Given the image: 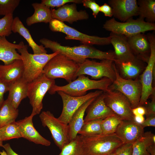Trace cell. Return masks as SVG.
<instances>
[{
    "mask_svg": "<svg viewBox=\"0 0 155 155\" xmlns=\"http://www.w3.org/2000/svg\"><path fill=\"white\" fill-rule=\"evenodd\" d=\"M40 42L45 48L50 49L53 53L58 51L79 64L88 58L115 61L114 51H103L84 44L73 47L63 46L57 42L45 38L40 39Z\"/></svg>",
    "mask_w": 155,
    "mask_h": 155,
    "instance_id": "obj_1",
    "label": "cell"
},
{
    "mask_svg": "<svg viewBox=\"0 0 155 155\" xmlns=\"http://www.w3.org/2000/svg\"><path fill=\"white\" fill-rule=\"evenodd\" d=\"M79 135L82 155H107L124 144L115 133Z\"/></svg>",
    "mask_w": 155,
    "mask_h": 155,
    "instance_id": "obj_2",
    "label": "cell"
},
{
    "mask_svg": "<svg viewBox=\"0 0 155 155\" xmlns=\"http://www.w3.org/2000/svg\"><path fill=\"white\" fill-rule=\"evenodd\" d=\"M71 82L63 86H58L56 84L52 86L48 91L49 94H53L58 91H61L73 96H83L86 94L87 92L93 89H98L106 91L113 82L106 78L100 80L90 79L84 75L78 76Z\"/></svg>",
    "mask_w": 155,
    "mask_h": 155,
    "instance_id": "obj_3",
    "label": "cell"
},
{
    "mask_svg": "<svg viewBox=\"0 0 155 155\" xmlns=\"http://www.w3.org/2000/svg\"><path fill=\"white\" fill-rule=\"evenodd\" d=\"M79 64L60 53L51 59L45 66L43 73L48 78H62L69 83L76 79Z\"/></svg>",
    "mask_w": 155,
    "mask_h": 155,
    "instance_id": "obj_4",
    "label": "cell"
},
{
    "mask_svg": "<svg viewBox=\"0 0 155 155\" xmlns=\"http://www.w3.org/2000/svg\"><path fill=\"white\" fill-rule=\"evenodd\" d=\"M28 46L24 45L18 49L24 67L22 78L27 83H30L43 74V69L49 61L59 53L57 51L51 54H35L29 53Z\"/></svg>",
    "mask_w": 155,
    "mask_h": 155,
    "instance_id": "obj_5",
    "label": "cell"
},
{
    "mask_svg": "<svg viewBox=\"0 0 155 155\" xmlns=\"http://www.w3.org/2000/svg\"><path fill=\"white\" fill-rule=\"evenodd\" d=\"M103 28L111 33L130 36L140 33L155 30V24L145 21L139 18L136 19L130 18L124 22L116 21L114 18L107 20L103 25Z\"/></svg>",
    "mask_w": 155,
    "mask_h": 155,
    "instance_id": "obj_6",
    "label": "cell"
},
{
    "mask_svg": "<svg viewBox=\"0 0 155 155\" xmlns=\"http://www.w3.org/2000/svg\"><path fill=\"white\" fill-rule=\"evenodd\" d=\"M55 84V80L48 78L43 73L28 83L27 97L32 108L31 115L34 116L40 114L43 108L42 100L44 96Z\"/></svg>",
    "mask_w": 155,
    "mask_h": 155,
    "instance_id": "obj_7",
    "label": "cell"
},
{
    "mask_svg": "<svg viewBox=\"0 0 155 155\" xmlns=\"http://www.w3.org/2000/svg\"><path fill=\"white\" fill-rule=\"evenodd\" d=\"M49 23V28L52 31L60 32L65 34L66 36L65 38L67 40H78L83 44L89 45L94 44L105 45L111 44L110 36L102 37L88 35L80 32L56 19H52Z\"/></svg>",
    "mask_w": 155,
    "mask_h": 155,
    "instance_id": "obj_8",
    "label": "cell"
},
{
    "mask_svg": "<svg viewBox=\"0 0 155 155\" xmlns=\"http://www.w3.org/2000/svg\"><path fill=\"white\" fill-rule=\"evenodd\" d=\"M116 78L108 89L120 92L129 99L132 108L139 106L142 94V86L140 79H126L119 73L114 63Z\"/></svg>",
    "mask_w": 155,
    "mask_h": 155,
    "instance_id": "obj_9",
    "label": "cell"
},
{
    "mask_svg": "<svg viewBox=\"0 0 155 155\" xmlns=\"http://www.w3.org/2000/svg\"><path fill=\"white\" fill-rule=\"evenodd\" d=\"M101 60L98 62L86 59L79 64L76 77L81 75H88L94 80L106 78L113 82L116 78L114 61L108 59Z\"/></svg>",
    "mask_w": 155,
    "mask_h": 155,
    "instance_id": "obj_10",
    "label": "cell"
},
{
    "mask_svg": "<svg viewBox=\"0 0 155 155\" xmlns=\"http://www.w3.org/2000/svg\"><path fill=\"white\" fill-rule=\"evenodd\" d=\"M39 117L43 126L48 128L55 144L61 150L69 142L68 124L61 122L48 111L42 112Z\"/></svg>",
    "mask_w": 155,
    "mask_h": 155,
    "instance_id": "obj_11",
    "label": "cell"
},
{
    "mask_svg": "<svg viewBox=\"0 0 155 155\" xmlns=\"http://www.w3.org/2000/svg\"><path fill=\"white\" fill-rule=\"evenodd\" d=\"M150 46V53L147 65L140 79L142 86V94L139 106H143L147 102L149 97L155 92L152 86L155 65V35L153 33L147 35Z\"/></svg>",
    "mask_w": 155,
    "mask_h": 155,
    "instance_id": "obj_12",
    "label": "cell"
},
{
    "mask_svg": "<svg viewBox=\"0 0 155 155\" xmlns=\"http://www.w3.org/2000/svg\"><path fill=\"white\" fill-rule=\"evenodd\" d=\"M106 106L122 120H133L132 107L129 99L118 91L108 89L103 92Z\"/></svg>",
    "mask_w": 155,
    "mask_h": 155,
    "instance_id": "obj_13",
    "label": "cell"
},
{
    "mask_svg": "<svg viewBox=\"0 0 155 155\" xmlns=\"http://www.w3.org/2000/svg\"><path fill=\"white\" fill-rule=\"evenodd\" d=\"M103 92L102 90H97L83 96L75 97L69 96L61 91L57 92L63 103L62 111L58 119L61 122L68 124L73 114L81 106L90 99L98 96Z\"/></svg>",
    "mask_w": 155,
    "mask_h": 155,
    "instance_id": "obj_14",
    "label": "cell"
},
{
    "mask_svg": "<svg viewBox=\"0 0 155 155\" xmlns=\"http://www.w3.org/2000/svg\"><path fill=\"white\" fill-rule=\"evenodd\" d=\"M108 2L112 8L114 18L121 22L138 16V7L136 0H109Z\"/></svg>",
    "mask_w": 155,
    "mask_h": 155,
    "instance_id": "obj_15",
    "label": "cell"
},
{
    "mask_svg": "<svg viewBox=\"0 0 155 155\" xmlns=\"http://www.w3.org/2000/svg\"><path fill=\"white\" fill-rule=\"evenodd\" d=\"M144 128L133 120H123L115 133L124 144H133L144 134Z\"/></svg>",
    "mask_w": 155,
    "mask_h": 155,
    "instance_id": "obj_16",
    "label": "cell"
},
{
    "mask_svg": "<svg viewBox=\"0 0 155 155\" xmlns=\"http://www.w3.org/2000/svg\"><path fill=\"white\" fill-rule=\"evenodd\" d=\"M53 19L61 22H66L72 24L78 20L88 19L89 16L85 10L78 11L76 4L72 3L65 4L57 9L51 8Z\"/></svg>",
    "mask_w": 155,
    "mask_h": 155,
    "instance_id": "obj_17",
    "label": "cell"
},
{
    "mask_svg": "<svg viewBox=\"0 0 155 155\" xmlns=\"http://www.w3.org/2000/svg\"><path fill=\"white\" fill-rule=\"evenodd\" d=\"M126 37L129 47L135 57L147 63L151 49L147 35L140 33Z\"/></svg>",
    "mask_w": 155,
    "mask_h": 155,
    "instance_id": "obj_18",
    "label": "cell"
},
{
    "mask_svg": "<svg viewBox=\"0 0 155 155\" xmlns=\"http://www.w3.org/2000/svg\"><path fill=\"white\" fill-rule=\"evenodd\" d=\"M111 44L114 49L115 63L132 61L136 58L132 52L126 36L111 33Z\"/></svg>",
    "mask_w": 155,
    "mask_h": 155,
    "instance_id": "obj_19",
    "label": "cell"
},
{
    "mask_svg": "<svg viewBox=\"0 0 155 155\" xmlns=\"http://www.w3.org/2000/svg\"><path fill=\"white\" fill-rule=\"evenodd\" d=\"M34 117L30 115L16 121L22 138L37 144L46 146H50L51 142L42 137L34 127L32 121Z\"/></svg>",
    "mask_w": 155,
    "mask_h": 155,
    "instance_id": "obj_20",
    "label": "cell"
},
{
    "mask_svg": "<svg viewBox=\"0 0 155 155\" xmlns=\"http://www.w3.org/2000/svg\"><path fill=\"white\" fill-rule=\"evenodd\" d=\"M104 92L97 97L86 109L87 114L84 123L92 120L102 119L115 113L106 105L104 101Z\"/></svg>",
    "mask_w": 155,
    "mask_h": 155,
    "instance_id": "obj_21",
    "label": "cell"
},
{
    "mask_svg": "<svg viewBox=\"0 0 155 155\" xmlns=\"http://www.w3.org/2000/svg\"><path fill=\"white\" fill-rule=\"evenodd\" d=\"M24 43L21 41L18 44L12 43L8 41L5 36H0V60L4 65L12 63L15 60L21 59V56L16 49L22 48Z\"/></svg>",
    "mask_w": 155,
    "mask_h": 155,
    "instance_id": "obj_22",
    "label": "cell"
},
{
    "mask_svg": "<svg viewBox=\"0 0 155 155\" xmlns=\"http://www.w3.org/2000/svg\"><path fill=\"white\" fill-rule=\"evenodd\" d=\"M24 70L21 59L7 65H0V79L9 85L22 78Z\"/></svg>",
    "mask_w": 155,
    "mask_h": 155,
    "instance_id": "obj_23",
    "label": "cell"
},
{
    "mask_svg": "<svg viewBox=\"0 0 155 155\" xmlns=\"http://www.w3.org/2000/svg\"><path fill=\"white\" fill-rule=\"evenodd\" d=\"M92 98L81 106L73 114L68 125L69 141L75 138L84 123V116L88 106L96 97Z\"/></svg>",
    "mask_w": 155,
    "mask_h": 155,
    "instance_id": "obj_24",
    "label": "cell"
},
{
    "mask_svg": "<svg viewBox=\"0 0 155 155\" xmlns=\"http://www.w3.org/2000/svg\"><path fill=\"white\" fill-rule=\"evenodd\" d=\"M28 83L22 78L10 85L7 99L18 108L22 101L27 97Z\"/></svg>",
    "mask_w": 155,
    "mask_h": 155,
    "instance_id": "obj_25",
    "label": "cell"
},
{
    "mask_svg": "<svg viewBox=\"0 0 155 155\" xmlns=\"http://www.w3.org/2000/svg\"><path fill=\"white\" fill-rule=\"evenodd\" d=\"M12 30V32L18 33L26 40L31 48L34 54L46 53L47 51L45 48L42 45H39L36 43L32 37L29 30L24 26L18 17L14 18Z\"/></svg>",
    "mask_w": 155,
    "mask_h": 155,
    "instance_id": "obj_26",
    "label": "cell"
},
{
    "mask_svg": "<svg viewBox=\"0 0 155 155\" xmlns=\"http://www.w3.org/2000/svg\"><path fill=\"white\" fill-rule=\"evenodd\" d=\"M32 5L34 9V13L31 16L28 17L26 23L28 26L35 23L44 22L49 23L53 19L51 9L40 3H35Z\"/></svg>",
    "mask_w": 155,
    "mask_h": 155,
    "instance_id": "obj_27",
    "label": "cell"
},
{
    "mask_svg": "<svg viewBox=\"0 0 155 155\" xmlns=\"http://www.w3.org/2000/svg\"><path fill=\"white\" fill-rule=\"evenodd\" d=\"M143 62L136 58L132 61L114 63L120 70L123 76L122 78L126 79H135L138 78L142 71L143 66Z\"/></svg>",
    "mask_w": 155,
    "mask_h": 155,
    "instance_id": "obj_28",
    "label": "cell"
},
{
    "mask_svg": "<svg viewBox=\"0 0 155 155\" xmlns=\"http://www.w3.org/2000/svg\"><path fill=\"white\" fill-rule=\"evenodd\" d=\"M152 145H155V134L150 131L144 132L133 144L132 155H150L147 149Z\"/></svg>",
    "mask_w": 155,
    "mask_h": 155,
    "instance_id": "obj_29",
    "label": "cell"
},
{
    "mask_svg": "<svg viewBox=\"0 0 155 155\" xmlns=\"http://www.w3.org/2000/svg\"><path fill=\"white\" fill-rule=\"evenodd\" d=\"M18 114V109L8 99L5 100L0 108V128L16 121Z\"/></svg>",
    "mask_w": 155,
    "mask_h": 155,
    "instance_id": "obj_30",
    "label": "cell"
},
{
    "mask_svg": "<svg viewBox=\"0 0 155 155\" xmlns=\"http://www.w3.org/2000/svg\"><path fill=\"white\" fill-rule=\"evenodd\" d=\"M139 18L146 19V22L155 23V0H138Z\"/></svg>",
    "mask_w": 155,
    "mask_h": 155,
    "instance_id": "obj_31",
    "label": "cell"
},
{
    "mask_svg": "<svg viewBox=\"0 0 155 155\" xmlns=\"http://www.w3.org/2000/svg\"><path fill=\"white\" fill-rule=\"evenodd\" d=\"M103 119H96L84 123L78 134L84 136L102 134L101 125Z\"/></svg>",
    "mask_w": 155,
    "mask_h": 155,
    "instance_id": "obj_32",
    "label": "cell"
},
{
    "mask_svg": "<svg viewBox=\"0 0 155 155\" xmlns=\"http://www.w3.org/2000/svg\"><path fill=\"white\" fill-rule=\"evenodd\" d=\"M122 120L115 114L103 119L101 125L102 134L109 135L115 133L118 126Z\"/></svg>",
    "mask_w": 155,
    "mask_h": 155,
    "instance_id": "obj_33",
    "label": "cell"
},
{
    "mask_svg": "<svg viewBox=\"0 0 155 155\" xmlns=\"http://www.w3.org/2000/svg\"><path fill=\"white\" fill-rule=\"evenodd\" d=\"M0 135L3 141L22 138L19 126L16 121L0 128Z\"/></svg>",
    "mask_w": 155,
    "mask_h": 155,
    "instance_id": "obj_34",
    "label": "cell"
},
{
    "mask_svg": "<svg viewBox=\"0 0 155 155\" xmlns=\"http://www.w3.org/2000/svg\"><path fill=\"white\" fill-rule=\"evenodd\" d=\"M58 155H82L79 135L65 145Z\"/></svg>",
    "mask_w": 155,
    "mask_h": 155,
    "instance_id": "obj_35",
    "label": "cell"
},
{
    "mask_svg": "<svg viewBox=\"0 0 155 155\" xmlns=\"http://www.w3.org/2000/svg\"><path fill=\"white\" fill-rule=\"evenodd\" d=\"M13 14H10L0 19V36H8L12 33L13 21Z\"/></svg>",
    "mask_w": 155,
    "mask_h": 155,
    "instance_id": "obj_36",
    "label": "cell"
},
{
    "mask_svg": "<svg viewBox=\"0 0 155 155\" xmlns=\"http://www.w3.org/2000/svg\"><path fill=\"white\" fill-rule=\"evenodd\" d=\"M20 2V0H0V16L13 14Z\"/></svg>",
    "mask_w": 155,
    "mask_h": 155,
    "instance_id": "obj_37",
    "label": "cell"
},
{
    "mask_svg": "<svg viewBox=\"0 0 155 155\" xmlns=\"http://www.w3.org/2000/svg\"><path fill=\"white\" fill-rule=\"evenodd\" d=\"M82 0H42L41 3L50 8H52L59 7L69 3H82Z\"/></svg>",
    "mask_w": 155,
    "mask_h": 155,
    "instance_id": "obj_38",
    "label": "cell"
},
{
    "mask_svg": "<svg viewBox=\"0 0 155 155\" xmlns=\"http://www.w3.org/2000/svg\"><path fill=\"white\" fill-rule=\"evenodd\" d=\"M82 3L86 8H89L92 11V15L95 18H96L100 11L99 5L93 0H83Z\"/></svg>",
    "mask_w": 155,
    "mask_h": 155,
    "instance_id": "obj_39",
    "label": "cell"
},
{
    "mask_svg": "<svg viewBox=\"0 0 155 155\" xmlns=\"http://www.w3.org/2000/svg\"><path fill=\"white\" fill-rule=\"evenodd\" d=\"M133 144H124L115 151L116 155H132Z\"/></svg>",
    "mask_w": 155,
    "mask_h": 155,
    "instance_id": "obj_40",
    "label": "cell"
},
{
    "mask_svg": "<svg viewBox=\"0 0 155 155\" xmlns=\"http://www.w3.org/2000/svg\"><path fill=\"white\" fill-rule=\"evenodd\" d=\"M152 99L148 102L145 107L146 110V115L147 117L155 116V94L154 92L152 95Z\"/></svg>",
    "mask_w": 155,
    "mask_h": 155,
    "instance_id": "obj_41",
    "label": "cell"
},
{
    "mask_svg": "<svg viewBox=\"0 0 155 155\" xmlns=\"http://www.w3.org/2000/svg\"><path fill=\"white\" fill-rule=\"evenodd\" d=\"M10 85L0 79V108L4 101V95L9 91Z\"/></svg>",
    "mask_w": 155,
    "mask_h": 155,
    "instance_id": "obj_42",
    "label": "cell"
},
{
    "mask_svg": "<svg viewBox=\"0 0 155 155\" xmlns=\"http://www.w3.org/2000/svg\"><path fill=\"white\" fill-rule=\"evenodd\" d=\"M99 11L103 13L105 16L111 17L113 16L112 8L106 3H104L103 5L100 6Z\"/></svg>",
    "mask_w": 155,
    "mask_h": 155,
    "instance_id": "obj_43",
    "label": "cell"
},
{
    "mask_svg": "<svg viewBox=\"0 0 155 155\" xmlns=\"http://www.w3.org/2000/svg\"><path fill=\"white\" fill-rule=\"evenodd\" d=\"M141 125L144 128L146 127H155V116L147 117Z\"/></svg>",
    "mask_w": 155,
    "mask_h": 155,
    "instance_id": "obj_44",
    "label": "cell"
},
{
    "mask_svg": "<svg viewBox=\"0 0 155 155\" xmlns=\"http://www.w3.org/2000/svg\"><path fill=\"white\" fill-rule=\"evenodd\" d=\"M132 111L134 116L142 115H146V110L145 107L139 106L132 109Z\"/></svg>",
    "mask_w": 155,
    "mask_h": 155,
    "instance_id": "obj_45",
    "label": "cell"
},
{
    "mask_svg": "<svg viewBox=\"0 0 155 155\" xmlns=\"http://www.w3.org/2000/svg\"><path fill=\"white\" fill-rule=\"evenodd\" d=\"M3 148L7 152L8 155H19L13 150L9 143H6L4 145Z\"/></svg>",
    "mask_w": 155,
    "mask_h": 155,
    "instance_id": "obj_46",
    "label": "cell"
},
{
    "mask_svg": "<svg viewBox=\"0 0 155 155\" xmlns=\"http://www.w3.org/2000/svg\"><path fill=\"white\" fill-rule=\"evenodd\" d=\"M145 120L144 116L136 115L134 116L133 120L137 124H142Z\"/></svg>",
    "mask_w": 155,
    "mask_h": 155,
    "instance_id": "obj_47",
    "label": "cell"
},
{
    "mask_svg": "<svg viewBox=\"0 0 155 155\" xmlns=\"http://www.w3.org/2000/svg\"><path fill=\"white\" fill-rule=\"evenodd\" d=\"M147 150L150 155H155V145H152L148 147Z\"/></svg>",
    "mask_w": 155,
    "mask_h": 155,
    "instance_id": "obj_48",
    "label": "cell"
},
{
    "mask_svg": "<svg viewBox=\"0 0 155 155\" xmlns=\"http://www.w3.org/2000/svg\"><path fill=\"white\" fill-rule=\"evenodd\" d=\"M0 155H8L6 151L3 150L2 151H0Z\"/></svg>",
    "mask_w": 155,
    "mask_h": 155,
    "instance_id": "obj_49",
    "label": "cell"
},
{
    "mask_svg": "<svg viewBox=\"0 0 155 155\" xmlns=\"http://www.w3.org/2000/svg\"><path fill=\"white\" fill-rule=\"evenodd\" d=\"M3 141L2 140L0 135V147H3Z\"/></svg>",
    "mask_w": 155,
    "mask_h": 155,
    "instance_id": "obj_50",
    "label": "cell"
},
{
    "mask_svg": "<svg viewBox=\"0 0 155 155\" xmlns=\"http://www.w3.org/2000/svg\"><path fill=\"white\" fill-rule=\"evenodd\" d=\"M107 155H116V154L115 151L114 152Z\"/></svg>",
    "mask_w": 155,
    "mask_h": 155,
    "instance_id": "obj_51",
    "label": "cell"
},
{
    "mask_svg": "<svg viewBox=\"0 0 155 155\" xmlns=\"http://www.w3.org/2000/svg\"></svg>",
    "mask_w": 155,
    "mask_h": 155,
    "instance_id": "obj_52",
    "label": "cell"
}]
</instances>
